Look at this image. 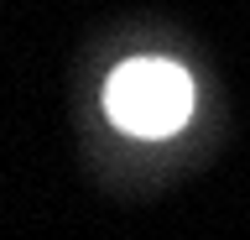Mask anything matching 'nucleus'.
Listing matches in <instances>:
<instances>
[{
	"instance_id": "f257e3e1",
	"label": "nucleus",
	"mask_w": 250,
	"mask_h": 240,
	"mask_svg": "<svg viewBox=\"0 0 250 240\" xmlns=\"http://www.w3.org/2000/svg\"><path fill=\"white\" fill-rule=\"evenodd\" d=\"M104 110L130 136H172L193 115V79L167 58H130L104 84Z\"/></svg>"
}]
</instances>
